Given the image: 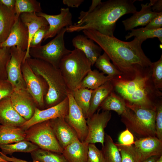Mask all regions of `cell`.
<instances>
[{
    "label": "cell",
    "mask_w": 162,
    "mask_h": 162,
    "mask_svg": "<svg viewBox=\"0 0 162 162\" xmlns=\"http://www.w3.org/2000/svg\"><path fill=\"white\" fill-rule=\"evenodd\" d=\"M72 43L75 49L82 51L91 62L92 66L101 55L102 49L94 41L86 36L79 34L73 39Z\"/></svg>",
    "instance_id": "21"
},
{
    "label": "cell",
    "mask_w": 162,
    "mask_h": 162,
    "mask_svg": "<svg viewBox=\"0 0 162 162\" xmlns=\"http://www.w3.org/2000/svg\"><path fill=\"white\" fill-rule=\"evenodd\" d=\"M0 156L4 159L9 162H40L38 161H33V162H29L25 160L17 158H16L12 156L11 157H8L3 154L0 151Z\"/></svg>",
    "instance_id": "48"
},
{
    "label": "cell",
    "mask_w": 162,
    "mask_h": 162,
    "mask_svg": "<svg viewBox=\"0 0 162 162\" xmlns=\"http://www.w3.org/2000/svg\"><path fill=\"white\" fill-rule=\"evenodd\" d=\"M15 9L17 17L23 13L42 12L40 3L36 0H16Z\"/></svg>",
    "instance_id": "35"
},
{
    "label": "cell",
    "mask_w": 162,
    "mask_h": 162,
    "mask_svg": "<svg viewBox=\"0 0 162 162\" xmlns=\"http://www.w3.org/2000/svg\"><path fill=\"white\" fill-rule=\"evenodd\" d=\"M127 109L121 121L136 139L156 136L155 110L140 107L125 102Z\"/></svg>",
    "instance_id": "5"
},
{
    "label": "cell",
    "mask_w": 162,
    "mask_h": 162,
    "mask_svg": "<svg viewBox=\"0 0 162 162\" xmlns=\"http://www.w3.org/2000/svg\"><path fill=\"white\" fill-rule=\"evenodd\" d=\"M69 102L68 97L56 105L45 109L36 107L32 117L20 127L25 130L32 126L59 117H64L68 113Z\"/></svg>",
    "instance_id": "13"
},
{
    "label": "cell",
    "mask_w": 162,
    "mask_h": 162,
    "mask_svg": "<svg viewBox=\"0 0 162 162\" xmlns=\"http://www.w3.org/2000/svg\"><path fill=\"white\" fill-rule=\"evenodd\" d=\"M19 17L22 22L27 27L28 32V46L26 51L23 62H24L27 58H31L29 53V46L33 36L40 28L49 25L44 17L38 16L36 13H22L20 14Z\"/></svg>",
    "instance_id": "23"
},
{
    "label": "cell",
    "mask_w": 162,
    "mask_h": 162,
    "mask_svg": "<svg viewBox=\"0 0 162 162\" xmlns=\"http://www.w3.org/2000/svg\"><path fill=\"white\" fill-rule=\"evenodd\" d=\"M136 0H109L101 2L91 13L78 18L76 23L67 27L66 32L92 29L104 35L114 36L117 21L124 15L134 14Z\"/></svg>",
    "instance_id": "2"
},
{
    "label": "cell",
    "mask_w": 162,
    "mask_h": 162,
    "mask_svg": "<svg viewBox=\"0 0 162 162\" xmlns=\"http://www.w3.org/2000/svg\"><path fill=\"white\" fill-rule=\"evenodd\" d=\"M155 162H162V155L160 156Z\"/></svg>",
    "instance_id": "52"
},
{
    "label": "cell",
    "mask_w": 162,
    "mask_h": 162,
    "mask_svg": "<svg viewBox=\"0 0 162 162\" xmlns=\"http://www.w3.org/2000/svg\"><path fill=\"white\" fill-rule=\"evenodd\" d=\"M150 68L151 77L155 88L159 90L162 89V55L159 60L152 62Z\"/></svg>",
    "instance_id": "37"
},
{
    "label": "cell",
    "mask_w": 162,
    "mask_h": 162,
    "mask_svg": "<svg viewBox=\"0 0 162 162\" xmlns=\"http://www.w3.org/2000/svg\"><path fill=\"white\" fill-rule=\"evenodd\" d=\"M88 144L77 139L63 148L62 154L68 162H86Z\"/></svg>",
    "instance_id": "22"
},
{
    "label": "cell",
    "mask_w": 162,
    "mask_h": 162,
    "mask_svg": "<svg viewBox=\"0 0 162 162\" xmlns=\"http://www.w3.org/2000/svg\"><path fill=\"white\" fill-rule=\"evenodd\" d=\"M67 28H63L46 44L30 48L29 53L31 57L43 60L59 68L61 60L71 51L65 45L64 36Z\"/></svg>",
    "instance_id": "7"
},
{
    "label": "cell",
    "mask_w": 162,
    "mask_h": 162,
    "mask_svg": "<svg viewBox=\"0 0 162 162\" xmlns=\"http://www.w3.org/2000/svg\"><path fill=\"white\" fill-rule=\"evenodd\" d=\"M50 121L55 136L63 149L78 139L75 131L66 121L64 118H57L50 120Z\"/></svg>",
    "instance_id": "17"
},
{
    "label": "cell",
    "mask_w": 162,
    "mask_h": 162,
    "mask_svg": "<svg viewBox=\"0 0 162 162\" xmlns=\"http://www.w3.org/2000/svg\"><path fill=\"white\" fill-rule=\"evenodd\" d=\"M141 6L140 11H136L130 17L122 21L125 30H131L138 26H146L158 13L152 10L149 3H142Z\"/></svg>",
    "instance_id": "20"
},
{
    "label": "cell",
    "mask_w": 162,
    "mask_h": 162,
    "mask_svg": "<svg viewBox=\"0 0 162 162\" xmlns=\"http://www.w3.org/2000/svg\"><path fill=\"white\" fill-rule=\"evenodd\" d=\"M82 31L86 36L96 43L107 54L122 74V78L132 79L139 73L150 67L152 62L142 48L143 40L134 37L131 41L125 42L93 29Z\"/></svg>",
    "instance_id": "1"
},
{
    "label": "cell",
    "mask_w": 162,
    "mask_h": 162,
    "mask_svg": "<svg viewBox=\"0 0 162 162\" xmlns=\"http://www.w3.org/2000/svg\"><path fill=\"white\" fill-rule=\"evenodd\" d=\"M10 97L16 110L26 121L29 120L33 116L37 106L27 89L14 91Z\"/></svg>",
    "instance_id": "14"
},
{
    "label": "cell",
    "mask_w": 162,
    "mask_h": 162,
    "mask_svg": "<svg viewBox=\"0 0 162 162\" xmlns=\"http://www.w3.org/2000/svg\"><path fill=\"white\" fill-rule=\"evenodd\" d=\"M25 130L20 127L0 124V144L15 143L25 139Z\"/></svg>",
    "instance_id": "27"
},
{
    "label": "cell",
    "mask_w": 162,
    "mask_h": 162,
    "mask_svg": "<svg viewBox=\"0 0 162 162\" xmlns=\"http://www.w3.org/2000/svg\"><path fill=\"white\" fill-rule=\"evenodd\" d=\"M102 147L104 162H121V156L118 148L111 136L106 133Z\"/></svg>",
    "instance_id": "30"
},
{
    "label": "cell",
    "mask_w": 162,
    "mask_h": 162,
    "mask_svg": "<svg viewBox=\"0 0 162 162\" xmlns=\"http://www.w3.org/2000/svg\"><path fill=\"white\" fill-rule=\"evenodd\" d=\"M30 153L33 161L40 162H68L62 154L40 148Z\"/></svg>",
    "instance_id": "31"
},
{
    "label": "cell",
    "mask_w": 162,
    "mask_h": 162,
    "mask_svg": "<svg viewBox=\"0 0 162 162\" xmlns=\"http://www.w3.org/2000/svg\"><path fill=\"white\" fill-rule=\"evenodd\" d=\"M13 91L11 85L7 80L0 81V100L10 97Z\"/></svg>",
    "instance_id": "43"
},
{
    "label": "cell",
    "mask_w": 162,
    "mask_h": 162,
    "mask_svg": "<svg viewBox=\"0 0 162 162\" xmlns=\"http://www.w3.org/2000/svg\"><path fill=\"white\" fill-rule=\"evenodd\" d=\"M113 90L101 103L99 108L104 111H114L121 115L127 109L126 103L124 99Z\"/></svg>",
    "instance_id": "28"
},
{
    "label": "cell",
    "mask_w": 162,
    "mask_h": 162,
    "mask_svg": "<svg viewBox=\"0 0 162 162\" xmlns=\"http://www.w3.org/2000/svg\"><path fill=\"white\" fill-rule=\"evenodd\" d=\"M134 145L141 155L140 162L152 156L162 155V141L156 136L136 139Z\"/></svg>",
    "instance_id": "18"
},
{
    "label": "cell",
    "mask_w": 162,
    "mask_h": 162,
    "mask_svg": "<svg viewBox=\"0 0 162 162\" xmlns=\"http://www.w3.org/2000/svg\"><path fill=\"white\" fill-rule=\"evenodd\" d=\"M15 7L8 8L0 3V44L8 38L16 20Z\"/></svg>",
    "instance_id": "24"
},
{
    "label": "cell",
    "mask_w": 162,
    "mask_h": 162,
    "mask_svg": "<svg viewBox=\"0 0 162 162\" xmlns=\"http://www.w3.org/2000/svg\"><path fill=\"white\" fill-rule=\"evenodd\" d=\"M162 12L159 13L145 27V28L151 29H156L162 28Z\"/></svg>",
    "instance_id": "44"
},
{
    "label": "cell",
    "mask_w": 162,
    "mask_h": 162,
    "mask_svg": "<svg viewBox=\"0 0 162 162\" xmlns=\"http://www.w3.org/2000/svg\"><path fill=\"white\" fill-rule=\"evenodd\" d=\"M149 3L153 12L157 13L162 12V0H150Z\"/></svg>",
    "instance_id": "45"
},
{
    "label": "cell",
    "mask_w": 162,
    "mask_h": 162,
    "mask_svg": "<svg viewBox=\"0 0 162 162\" xmlns=\"http://www.w3.org/2000/svg\"><path fill=\"white\" fill-rule=\"evenodd\" d=\"M86 162H104L101 150L98 149L94 143H89Z\"/></svg>",
    "instance_id": "40"
},
{
    "label": "cell",
    "mask_w": 162,
    "mask_h": 162,
    "mask_svg": "<svg viewBox=\"0 0 162 162\" xmlns=\"http://www.w3.org/2000/svg\"><path fill=\"white\" fill-rule=\"evenodd\" d=\"M113 90V87L111 80L92 90L88 118L96 112L101 103Z\"/></svg>",
    "instance_id": "25"
},
{
    "label": "cell",
    "mask_w": 162,
    "mask_h": 162,
    "mask_svg": "<svg viewBox=\"0 0 162 162\" xmlns=\"http://www.w3.org/2000/svg\"><path fill=\"white\" fill-rule=\"evenodd\" d=\"M92 66L91 62L79 49L75 48L63 58L59 68L70 92L78 88Z\"/></svg>",
    "instance_id": "6"
},
{
    "label": "cell",
    "mask_w": 162,
    "mask_h": 162,
    "mask_svg": "<svg viewBox=\"0 0 162 162\" xmlns=\"http://www.w3.org/2000/svg\"><path fill=\"white\" fill-rule=\"evenodd\" d=\"M28 46V29L19 17L16 20L8 38L0 44V47L10 48L16 46L26 51Z\"/></svg>",
    "instance_id": "16"
},
{
    "label": "cell",
    "mask_w": 162,
    "mask_h": 162,
    "mask_svg": "<svg viewBox=\"0 0 162 162\" xmlns=\"http://www.w3.org/2000/svg\"><path fill=\"white\" fill-rule=\"evenodd\" d=\"M100 110L86 119L88 134L84 142L88 144L100 143L102 146L104 140V129L111 118V113L110 111L104 110L99 112Z\"/></svg>",
    "instance_id": "10"
},
{
    "label": "cell",
    "mask_w": 162,
    "mask_h": 162,
    "mask_svg": "<svg viewBox=\"0 0 162 162\" xmlns=\"http://www.w3.org/2000/svg\"><path fill=\"white\" fill-rule=\"evenodd\" d=\"M26 53L16 46L10 48V58L7 67V80L12 85L14 91L26 89L21 71V65Z\"/></svg>",
    "instance_id": "11"
},
{
    "label": "cell",
    "mask_w": 162,
    "mask_h": 162,
    "mask_svg": "<svg viewBox=\"0 0 162 162\" xmlns=\"http://www.w3.org/2000/svg\"><path fill=\"white\" fill-rule=\"evenodd\" d=\"M113 78L109 76H106L97 70H91L83 78L77 89L86 88L93 90L111 80Z\"/></svg>",
    "instance_id": "26"
},
{
    "label": "cell",
    "mask_w": 162,
    "mask_h": 162,
    "mask_svg": "<svg viewBox=\"0 0 162 162\" xmlns=\"http://www.w3.org/2000/svg\"><path fill=\"white\" fill-rule=\"evenodd\" d=\"M49 28V26H43L35 33L30 41L29 48L38 47L41 45L43 40Z\"/></svg>",
    "instance_id": "41"
},
{
    "label": "cell",
    "mask_w": 162,
    "mask_h": 162,
    "mask_svg": "<svg viewBox=\"0 0 162 162\" xmlns=\"http://www.w3.org/2000/svg\"><path fill=\"white\" fill-rule=\"evenodd\" d=\"M39 148L35 144L26 140L14 144H0L1 152L5 155H11L15 152L31 153Z\"/></svg>",
    "instance_id": "29"
},
{
    "label": "cell",
    "mask_w": 162,
    "mask_h": 162,
    "mask_svg": "<svg viewBox=\"0 0 162 162\" xmlns=\"http://www.w3.org/2000/svg\"><path fill=\"white\" fill-rule=\"evenodd\" d=\"M21 68L27 89L34 99L37 108L43 110L45 107L44 98L48 90L46 82L41 76L34 72L26 60L22 63Z\"/></svg>",
    "instance_id": "9"
},
{
    "label": "cell",
    "mask_w": 162,
    "mask_h": 162,
    "mask_svg": "<svg viewBox=\"0 0 162 162\" xmlns=\"http://www.w3.org/2000/svg\"><path fill=\"white\" fill-rule=\"evenodd\" d=\"M160 157L158 156H152L141 162H155Z\"/></svg>",
    "instance_id": "50"
},
{
    "label": "cell",
    "mask_w": 162,
    "mask_h": 162,
    "mask_svg": "<svg viewBox=\"0 0 162 162\" xmlns=\"http://www.w3.org/2000/svg\"><path fill=\"white\" fill-rule=\"evenodd\" d=\"M118 142L119 144L125 146H131L135 142L133 134L127 128L120 134L118 138Z\"/></svg>",
    "instance_id": "42"
},
{
    "label": "cell",
    "mask_w": 162,
    "mask_h": 162,
    "mask_svg": "<svg viewBox=\"0 0 162 162\" xmlns=\"http://www.w3.org/2000/svg\"><path fill=\"white\" fill-rule=\"evenodd\" d=\"M92 90L78 88L72 92L75 101L82 110L85 118L88 117Z\"/></svg>",
    "instance_id": "32"
},
{
    "label": "cell",
    "mask_w": 162,
    "mask_h": 162,
    "mask_svg": "<svg viewBox=\"0 0 162 162\" xmlns=\"http://www.w3.org/2000/svg\"><path fill=\"white\" fill-rule=\"evenodd\" d=\"M84 1L83 0H63L62 2L68 7L78 8Z\"/></svg>",
    "instance_id": "47"
},
{
    "label": "cell",
    "mask_w": 162,
    "mask_h": 162,
    "mask_svg": "<svg viewBox=\"0 0 162 162\" xmlns=\"http://www.w3.org/2000/svg\"><path fill=\"white\" fill-rule=\"evenodd\" d=\"M15 0H0V3L10 8L15 7Z\"/></svg>",
    "instance_id": "49"
},
{
    "label": "cell",
    "mask_w": 162,
    "mask_h": 162,
    "mask_svg": "<svg viewBox=\"0 0 162 162\" xmlns=\"http://www.w3.org/2000/svg\"><path fill=\"white\" fill-rule=\"evenodd\" d=\"M0 162H9L8 161H6V160H5L0 156Z\"/></svg>",
    "instance_id": "51"
},
{
    "label": "cell",
    "mask_w": 162,
    "mask_h": 162,
    "mask_svg": "<svg viewBox=\"0 0 162 162\" xmlns=\"http://www.w3.org/2000/svg\"><path fill=\"white\" fill-rule=\"evenodd\" d=\"M26 60L34 72L46 82L48 92L44 98L45 107L57 105L66 98L70 92L59 68L43 60L30 58Z\"/></svg>",
    "instance_id": "4"
},
{
    "label": "cell",
    "mask_w": 162,
    "mask_h": 162,
    "mask_svg": "<svg viewBox=\"0 0 162 162\" xmlns=\"http://www.w3.org/2000/svg\"><path fill=\"white\" fill-rule=\"evenodd\" d=\"M102 2L101 0H92V3L87 11H81L80 13V18L92 12Z\"/></svg>",
    "instance_id": "46"
},
{
    "label": "cell",
    "mask_w": 162,
    "mask_h": 162,
    "mask_svg": "<svg viewBox=\"0 0 162 162\" xmlns=\"http://www.w3.org/2000/svg\"><path fill=\"white\" fill-rule=\"evenodd\" d=\"M25 139L39 148L62 154L59 145L50 125V120L36 124L25 130Z\"/></svg>",
    "instance_id": "8"
},
{
    "label": "cell",
    "mask_w": 162,
    "mask_h": 162,
    "mask_svg": "<svg viewBox=\"0 0 162 162\" xmlns=\"http://www.w3.org/2000/svg\"><path fill=\"white\" fill-rule=\"evenodd\" d=\"M155 130L156 137L162 141V103L161 99L156 104Z\"/></svg>",
    "instance_id": "39"
},
{
    "label": "cell",
    "mask_w": 162,
    "mask_h": 162,
    "mask_svg": "<svg viewBox=\"0 0 162 162\" xmlns=\"http://www.w3.org/2000/svg\"><path fill=\"white\" fill-rule=\"evenodd\" d=\"M110 59L105 52L100 55L96 61L95 66L104 74L114 78L122 77L121 73L110 62Z\"/></svg>",
    "instance_id": "33"
},
{
    "label": "cell",
    "mask_w": 162,
    "mask_h": 162,
    "mask_svg": "<svg viewBox=\"0 0 162 162\" xmlns=\"http://www.w3.org/2000/svg\"><path fill=\"white\" fill-rule=\"evenodd\" d=\"M128 35L125 37L126 40L134 36L144 41L147 39L158 38L162 43V28L156 29L141 28L136 29H132Z\"/></svg>",
    "instance_id": "34"
},
{
    "label": "cell",
    "mask_w": 162,
    "mask_h": 162,
    "mask_svg": "<svg viewBox=\"0 0 162 162\" xmlns=\"http://www.w3.org/2000/svg\"><path fill=\"white\" fill-rule=\"evenodd\" d=\"M67 97L69 109L64 119L75 131L79 140L81 142H84L88 134L86 119L82 110L75 101L72 92H69Z\"/></svg>",
    "instance_id": "12"
},
{
    "label": "cell",
    "mask_w": 162,
    "mask_h": 162,
    "mask_svg": "<svg viewBox=\"0 0 162 162\" xmlns=\"http://www.w3.org/2000/svg\"><path fill=\"white\" fill-rule=\"evenodd\" d=\"M115 90L125 102L142 108L155 110L156 104L162 93L154 86L150 67L132 79L113 78L111 80Z\"/></svg>",
    "instance_id": "3"
},
{
    "label": "cell",
    "mask_w": 162,
    "mask_h": 162,
    "mask_svg": "<svg viewBox=\"0 0 162 162\" xmlns=\"http://www.w3.org/2000/svg\"><path fill=\"white\" fill-rule=\"evenodd\" d=\"M10 57V48L0 47V81L7 80V67Z\"/></svg>",
    "instance_id": "38"
},
{
    "label": "cell",
    "mask_w": 162,
    "mask_h": 162,
    "mask_svg": "<svg viewBox=\"0 0 162 162\" xmlns=\"http://www.w3.org/2000/svg\"><path fill=\"white\" fill-rule=\"evenodd\" d=\"M26 121L14 109L10 97H5L0 100L1 124L20 127Z\"/></svg>",
    "instance_id": "19"
},
{
    "label": "cell",
    "mask_w": 162,
    "mask_h": 162,
    "mask_svg": "<svg viewBox=\"0 0 162 162\" xmlns=\"http://www.w3.org/2000/svg\"><path fill=\"white\" fill-rule=\"evenodd\" d=\"M121 156V162H140L141 155L134 145L125 146L116 143Z\"/></svg>",
    "instance_id": "36"
},
{
    "label": "cell",
    "mask_w": 162,
    "mask_h": 162,
    "mask_svg": "<svg viewBox=\"0 0 162 162\" xmlns=\"http://www.w3.org/2000/svg\"><path fill=\"white\" fill-rule=\"evenodd\" d=\"M37 15L44 17L49 26V29L43 41L56 36L63 28L73 25L72 15L68 8H62L59 14L51 15L41 12Z\"/></svg>",
    "instance_id": "15"
}]
</instances>
